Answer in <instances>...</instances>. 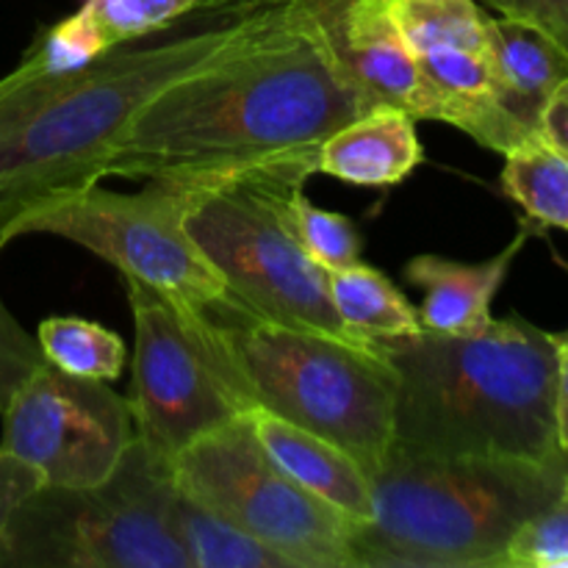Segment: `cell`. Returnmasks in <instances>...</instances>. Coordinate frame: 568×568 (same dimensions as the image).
I'll use <instances>...</instances> for the list:
<instances>
[{
  "mask_svg": "<svg viewBox=\"0 0 568 568\" xmlns=\"http://www.w3.org/2000/svg\"><path fill=\"white\" fill-rule=\"evenodd\" d=\"M136 325L133 427L136 438L172 464L181 449L247 414L211 353L203 314L181 311L136 281H125Z\"/></svg>",
  "mask_w": 568,
  "mask_h": 568,
  "instance_id": "10",
  "label": "cell"
},
{
  "mask_svg": "<svg viewBox=\"0 0 568 568\" xmlns=\"http://www.w3.org/2000/svg\"><path fill=\"white\" fill-rule=\"evenodd\" d=\"M560 349V347H558ZM558 438L560 447L568 453V349H560V375H558Z\"/></svg>",
  "mask_w": 568,
  "mask_h": 568,
  "instance_id": "30",
  "label": "cell"
},
{
  "mask_svg": "<svg viewBox=\"0 0 568 568\" xmlns=\"http://www.w3.org/2000/svg\"><path fill=\"white\" fill-rule=\"evenodd\" d=\"M488 70L499 109L527 133L538 136L555 89L568 78V53L541 28L516 17H486Z\"/></svg>",
  "mask_w": 568,
  "mask_h": 568,
  "instance_id": "14",
  "label": "cell"
},
{
  "mask_svg": "<svg viewBox=\"0 0 568 568\" xmlns=\"http://www.w3.org/2000/svg\"><path fill=\"white\" fill-rule=\"evenodd\" d=\"M272 3L211 0L67 72L0 78V211L103 183L116 136L170 83L231 48Z\"/></svg>",
  "mask_w": 568,
  "mask_h": 568,
  "instance_id": "2",
  "label": "cell"
},
{
  "mask_svg": "<svg viewBox=\"0 0 568 568\" xmlns=\"http://www.w3.org/2000/svg\"><path fill=\"white\" fill-rule=\"evenodd\" d=\"M253 3H286V0H253Z\"/></svg>",
  "mask_w": 568,
  "mask_h": 568,
  "instance_id": "32",
  "label": "cell"
},
{
  "mask_svg": "<svg viewBox=\"0 0 568 568\" xmlns=\"http://www.w3.org/2000/svg\"><path fill=\"white\" fill-rule=\"evenodd\" d=\"M172 464L133 438L109 480L39 486L0 541V568H192L172 527Z\"/></svg>",
  "mask_w": 568,
  "mask_h": 568,
  "instance_id": "7",
  "label": "cell"
},
{
  "mask_svg": "<svg viewBox=\"0 0 568 568\" xmlns=\"http://www.w3.org/2000/svg\"><path fill=\"white\" fill-rule=\"evenodd\" d=\"M105 48H111V44L105 42L98 20L89 11V6L81 3L70 17L53 22L50 28H42L17 67L33 72L78 70V67L89 64L94 55L103 53Z\"/></svg>",
  "mask_w": 568,
  "mask_h": 568,
  "instance_id": "22",
  "label": "cell"
},
{
  "mask_svg": "<svg viewBox=\"0 0 568 568\" xmlns=\"http://www.w3.org/2000/svg\"><path fill=\"white\" fill-rule=\"evenodd\" d=\"M538 136L552 144L555 150H560L568 159V78L555 89L552 98H549Z\"/></svg>",
  "mask_w": 568,
  "mask_h": 568,
  "instance_id": "29",
  "label": "cell"
},
{
  "mask_svg": "<svg viewBox=\"0 0 568 568\" xmlns=\"http://www.w3.org/2000/svg\"><path fill=\"white\" fill-rule=\"evenodd\" d=\"M505 17L541 28L568 53V0H480Z\"/></svg>",
  "mask_w": 568,
  "mask_h": 568,
  "instance_id": "27",
  "label": "cell"
},
{
  "mask_svg": "<svg viewBox=\"0 0 568 568\" xmlns=\"http://www.w3.org/2000/svg\"><path fill=\"white\" fill-rule=\"evenodd\" d=\"M292 222L305 253H308L322 270H347V266L361 261L364 242H361L358 227H355L347 216L333 214V211H325L320 209V205L311 203V200L305 197V189L297 192V197H294Z\"/></svg>",
  "mask_w": 568,
  "mask_h": 568,
  "instance_id": "23",
  "label": "cell"
},
{
  "mask_svg": "<svg viewBox=\"0 0 568 568\" xmlns=\"http://www.w3.org/2000/svg\"><path fill=\"white\" fill-rule=\"evenodd\" d=\"M377 344L397 377L394 449L527 460L564 453L555 333L505 316L471 336L419 331Z\"/></svg>",
  "mask_w": 568,
  "mask_h": 568,
  "instance_id": "3",
  "label": "cell"
},
{
  "mask_svg": "<svg viewBox=\"0 0 568 568\" xmlns=\"http://www.w3.org/2000/svg\"><path fill=\"white\" fill-rule=\"evenodd\" d=\"M200 186L144 181L142 192H109L92 183L0 211V242L17 236L67 239L170 300L181 311L214 314L239 308L186 231V211Z\"/></svg>",
  "mask_w": 568,
  "mask_h": 568,
  "instance_id": "8",
  "label": "cell"
},
{
  "mask_svg": "<svg viewBox=\"0 0 568 568\" xmlns=\"http://www.w3.org/2000/svg\"><path fill=\"white\" fill-rule=\"evenodd\" d=\"M172 527L192 568H294L275 549L227 525L181 491L172 499Z\"/></svg>",
  "mask_w": 568,
  "mask_h": 568,
  "instance_id": "19",
  "label": "cell"
},
{
  "mask_svg": "<svg viewBox=\"0 0 568 568\" xmlns=\"http://www.w3.org/2000/svg\"><path fill=\"white\" fill-rule=\"evenodd\" d=\"M555 336H558V347L568 349V331L566 333H555Z\"/></svg>",
  "mask_w": 568,
  "mask_h": 568,
  "instance_id": "31",
  "label": "cell"
},
{
  "mask_svg": "<svg viewBox=\"0 0 568 568\" xmlns=\"http://www.w3.org/2000/svg\"><path fill=\"white\" fill-rule=\"evenodd\" d=\"M39 486H42V480H39V471L31 464L0 449V541H3L6 527H9L14 510Z\"/></svg>",
  "mask_w": 568,
  "mask_h": 568,
  "instance_id": "28",
  "label": "cell"
},
{
  "mask_svg": "<svg viewBox=\"0 0 568 568\" xmlns=\"http://www.w3.org/2000/svg\"><path fill=\"white\" fill-rule=\"evenodd\" d=\"M525 242L527 231H519V236L503 253L483 264H464L442 255H414L405 264L403 275L425 292V300L416 311L422 331L444 333V336H471L486 331L494 320V297Z\"/></svg>",
  "mask_w": 568,
  "mask_h": 568,
  "instance_id": "16",
  "label": "cell"
},
{
  "mask_svg": "<svg viewBox=\"0 0 568 568\" xmlns=\"http://www.w3.org/2000/svg\"><path fill=\"white\" fill-rule=\"evenodd\" d=\"M205 336L247 414L270 410L347 449L369 477L381 469L397 392L381 344L275 325L242 308L205 314Z\"/></svg>",
  "mask_w": 568,
  "mask_h": 568,
  "instance_id": "5",
  "label": "cell"
},
{
  "mask_svg": "<svg viewBox=\"0 0 568 568\" xmlns=\"http://www.w3.org/2000/svg\"><path fill=\"white\" fill-rule=\"evenodd\" d=\"M427 87L442 105V122L469 133L494 153L527 142L499 109L488 70L486 11L480 0H386Z\"/></svg>",
  "mask_w": 568,
  "mask_h": 568,
  "instance_id": "12",
  "label": "cell"
},
{
  "mask_svg": "<svg viewBox=\"0 0 568 568\" xmlns=\"http://www.w3.org/2000/svg\"><path fill=\"white\" fill-rule=\"evenodd\" d=\"M172 480L183 497L275 549L294 568H355L358 521L292 480L270 458L247 414L181 449Z\"/></svg>",
  "mask_w": 568,
  "mask_h": 568,
  "instance_id": "9",
  "label": "cell"
},
{
  "mask_svg": "<svg viewBox=\"0 0 568 568\" xmlns=\"http://www.w3.org/2000/svg\"><path fill=\"white\" fill-rule=\"evenodd\" d=\"M6 244L0 242V250ZM42 349H39L37 336L20 325L9 305L0 297V410L11 399V394L28 381L33 369L42 364Z\"/></svg>",
  "mask_w": 568,
  "mask_h": 568,
  "instance_id": "26",
  "label": "cell"
},
{
  "mask_svg": "<svg viewBox=\"0 0 568 568\" xmlns=\"http://www.w3.org/2000/svg\"><path fill=\"white\" fill-rule=\"evenodd\" d=\"M0 449L39 471L42 486L87 488L109 480L136 438L131 397L42 364L11 394Z\"/></svg>",
  "mask_w": 568,
  "mask_h": 568,
  "instance_id": "11",
  "label": "cell"
},
{
  "mask_svg": "<svg viewBox=\"0 0 568 568\" xmlns=\"http://www.w3.org/2000/svg\"><path fill=\"white\" fill-rule=\"evenodd\" d=\"M98 20L105 42L120 44L172 26L211 0H83Z\"/></svg>",
  "mask_w": 568,
  "mask_h": 568,
  "instance_id": "25",
  "label": "cell"
},
{
  "mask_svg": "<svg viewBox=\"0 0 568 568\" xmlns=\"http://www.w3.org/2000/svg\"><path fill=\"white\" fill-rule=\"evenodd\" d=\"M372 109L311 0L272 3L216 59L133 114L105 178L205 186L322 142Z\"/></svg>",
  "mask_w": 568,
  "mask_h": 568,
  "instance_id": "1",
  "label": "cell"
},
{
  "mask_svg": "<svg viewBox=\"0 0 568 568\" xmlns=\"http://www.w3.org/2000/svg\"><path fill=\"white\" fill-rule=\"evenodd\" d=\"M422 159L414 116L394 105H372L322 142L320 172L355 186H394Z\"/></svg>",
  "mask_w": 568,
  "mask_h": 568,
  "instance_id": "17",
  "label": "cell"
},
{
  "mask_svg": "<svg viewBox=\"0 0 568 568\" xmlns=\"http://www.w3.org/2000/svg\"><path fill=\"white\" fill-rule=\"evenodd\" d=\"M503 189L530 220L568 231V159L541 136L505 153Z\"/></svg>",
  "mask_w": 568,
  "mask_h": 568,
  "instance_id": "20",
  "label": "cell"
},
{
  "mask_svg": "<svg viewBox=\"0 0 568 568\" xmlns=\"http://www.w3.org/2000/svg\"><path fill=\"white\" fill-rule=\"evenodd\" d=\"M566 477V449L527 460L392 447L372 475L375 516L355 530V568H503L516 532L558 497Z\"/></svg>",
  "mask_w": 568,
  "mask_h": 568,
  "instance_id": "4",
  "label": "cell"
},
{
  "mask_svg": "<svg viewBox=\"0 0 568 568\" xmlns=\"http://www.w3.org/2000/svg\"><path fill=\"white\" fill-rule=\"evenodd\" d=\"M320 172V150L281 155L197 189L186 231L255 320L358 342L344 331L322 270L300 244L292 203Z\"/></svg>",
  "mask_w": 568,
  "mask_h": 568,
  "instance_id": "6",
  "label": "cell"
},
{
  "mask_svg": "<svg viewBox=\"0 0 568 568\" xmlns=\"http://www.w3.org/2000/svg\"><path fill=\"white\" fill-rule=\"evenodd\" d=\"M327 286L344 331L358 342H392L422 331L419 314L408 297L388 275L364 261L327 272Z\"/></svg>",
  "mask_w": 568,
  "mask_h": 568,
  "instance_id": "18",
  "label": "cell"
},
{
  "mask_svg": "<svg viewBox=\"0 0 568 568\" xmlns=\"http://www.w3.org/2000/svg\"><path fill=\"white\" fill-rule=\"evenodd\" d=\"M333 53L372 105H394L414 120L442 122V105L427 87L386 0H311Z\"/></svg>",
  "mask_w": 568,
  "mask_h": 568,
  "instance_id": "13",
  "label": "cell"
},
{
  "mask_svg": "<svg viewBox=\"0 0 568 568\" xmlns=\"http://www.w3.org/2000/svg\"><path fill=\"white\" fill-rule=\"evenodd\" d=\"M48 364L87 381H116L125 369V342L83 316H48L37 331Z\"/></svg>",
  "mask_w": 568,
  "mask_h": 568,
  "instance_id": "21",
  "label": "cell"
},
{
  "mask_svg": "<svg viewBox=\"0 0 568 568\" xmlns=\"http://www.w3.org/2000/svg\"><path fill=\"white\" fill-rule=\"evenodd\" d=\"M503 568H568V477L558 497L516 532Z\"/></svg>",
  "mask_w": 568,
  "mask_h": 568,
  "instance_id": "24",
  "label": "cell"
},
{
  "mask_svg": "<svg viewBox=\"0 0 568 568\" xmlns=\"http://www.w3.org/2000/svg\"><path fill=\"white\" fill-rule=\"evenodd\" d=\"M247 419L270 458L305 491L333 505L358 525L372 521L375 516L372 477L347 449L316 436V433L303 430L270 410L255 408L250 410Z\"/></svg>",
  "mask_w": 568,
  "mask_h": 568,
  "instance_id": "15",
  "label": "cell"
}]
</instances>
